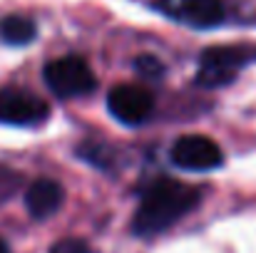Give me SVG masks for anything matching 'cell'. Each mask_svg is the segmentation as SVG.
<instances>
[{
	"label": "cell",
	"mask_w": 256,
	"mask_h": 253,
	"mask_svg": "<svg viewBox=\"0 0 256 253\" xmlns=\"http://www.w3.org/2000/svg\"><path fill=\"white\" fill-rule=\"evenodd\" d=\"M199 189L189 184L174 179H157L144 189L140 199V206L132 219V231L142 239H152L172 229L189 211H194L199 206Z\"/></svg>",
	"instance_id": "6da1fadb"
},
{
	"label": "cell",
	"mask_w": 256,
	"mask_h": 253,
	"mask_svg": "<svg viewBox=\"0 0 256 253\" xmlns=\"http://www.w3.org/2000/svg\"><path fill=\"white\" fill-rule=\"evenodd\" d=\"M256 60V50L244 45H224L209 47L199 57L196 82L202 87H222L236 80V75Z\"/></svg>",
	"instance_id": "7a4b0ae2"
},
{
	"label": "cell",
	"mask_w": 256,
	"mask_h": 253,
	"mask_svg": "<svg viewBox=\"0 0 256 253\" xmlns=\"http://www.w3.org/2000/svg\"><path fill=\"white\" fill-rule=\"evenodd\" d=\"M45 82L48 87L62 97V99H72V97H82L90 94L97 80H94V72L92 67L87 65V60L78 57V55H68V57H58V60H50L45 65Z\"/></svg>",
	"instance_id": "3957f363"
},
{
	"label": "cell",
	"mask_w": 256,
	"mask_h": 253,
	"mask_svg": "<svg viewBox=\"0 0 256 253\" xmlns=\"http://www.w3.org/2000/svg\"><path fill=\"white\" fill-rule=\"evenodd\" d=\"M48 112H50L48 102L28 89H18V87L0 89V124L32 127L45 122Z\"/></svg>",
	"instance_id": "277c9868"
},
{
	"label": "cell",
	"mask_w": 256,
	"mask_h": 253,
	"mask_svg": "<svg viewBox=\"0 0 256 253\" xmlns=\"http://www.w3.org/2000/svg\"><path fill=\"white\" fill-rule=\"evenodd\" d=\"M172 164L184 171H212L224 164V154L219 144L202 134H186L174 142L170 152Z\"/></svg>",
	"instance_id": "5b68a950"
},
{
	"label": "cell",
	"mask_w": 256,
	"mask_h": 253,
	"mask_svg": "<svg viewBox=\"0 0 256 253\" xmlns=\"http://www.w3.org/2000/svg\"><path fill=\"white\" fill-rule=\"evenodd\" d=\"M107 109L117 122L137 127L154 112V97L140 84H117L107 94Z\"/></svg>",
	"instance_id": "8992f818"
},
{
	"label": "cell",
	"mask_w": 256,
	"mask_h": 253,
	"mask_svg": "<svg viewBox=\"0 0 256 253\" xmlns=\"http://www.w3.org/2000/svg\"><path fill=\"white\" fill-rule=\"evenodd\" d=\"M157 7L189 27H214L226 17L222 0H160Z\"/></svg>",
	"instance_id": "52a82bcc"
},
{
	"label": "cell",
	"mask_w": 256,
	"mask_h": 253,
	"mask_svg": "<svg viewBox=\"0 0 256 253\" xmlns=\"http://www.w3.org/2000/svg\"><path fill=\"white\" fill-rule=\"evenodd\" d=\"M62 201H65V191L52 179H38V181H32V186L25 194V206H28L30 216L38 219V221L40 219H50L52 214H58L60 206H62Z\"/></svg>",
	"instance_id": "ba28073f"
},
{
	"label": "cell",
	"mask_w": 256,
	"mask_h": 253,
	"mask_svg": "<svg viewBox=\"0 0 256 253\" xmlns=\"http://www.w3.org/2000/svg\"><path fill=\"white\" fill-rule=\"evenodd\" d=\"M38 35V27L30 17H22V15H8L2 22H0V37L8 42V45H28L32 42Z\"/></svg>",
	"instance_id": "9c48e42d"
},
{
	"label": "cell",
	"mask_w": 256,
	"mask_h": 253,
	"mask_svg": "<svg viewBox=\"0 0 256 253\" xmlns=\"http://www.w3.org/2000/svg\"><path fill=\"white\" fill-rule=\"evenodd\" d=\"M50 253H92L90 251V246H87L82 239H62V241H58Z\"/></svg>",
	"instance_id": "30bf717a"
},
{
	"label": "cell",
	"mask_w": 256,
	"mask_h": 253,
	"mask_svg": "<svg viewBox=\"0 0 256 253\" xmlns=\"http://www.w3.org/2000/svg\"><path fill=\"white\" fill-rule=\"evenodd\" d=\"M137 70H140L144 77H150V80H157V77L164 72V67H162L154 57H150V55H144V57L137 60Z\"/></svg>",
	"instance_id": "8fae6325"
},
{
	"label": "cell",
	"mask_w": 256,
	"mask_h": 253,
	"mask_svg": "<svg viewBox=\"0 0 256 253\" xmlns=\"http://www.w3.org/2000/svg\"><path fill=\"white\" fill-rule=\"evenodd\" d=\"M0 253H10V246H8L2 239H0Z\"/></svg>",
	"instance_id": "7c38bea8"
}]
</instances>
